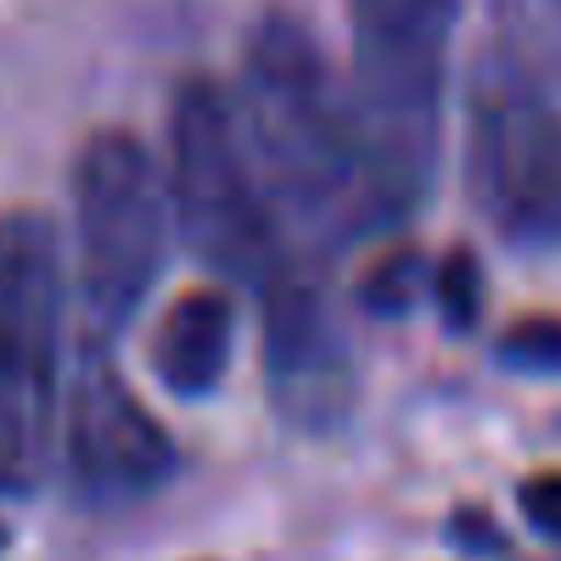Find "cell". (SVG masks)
Segmentation results:
<instances>
[{
  "mask_svg": "<svg viewBox=\"0 0 561 561\" xmlns=\"http://www.w3.org/2000/svg\"><path fill=\"white\" fill-rule=\"evenodd\" d=\"M61 419V253L34 209L0 215V495L45 484Z\"/></svg>",
  "mask_w": 561,
  "mask_h": 561,
  "instance_id": "obj_3",
  "label": "cell"
},
{
  "mask_svg": "<svg viewBox=\"0 0 561 561\" xmlns=\"http://www.w3.org/2000/svg\"><path fill=\"white\" fill-rule=\"evenodd\" d=\"M347 111L380 220H402L424 204L440 160V94L457 0H347Z\"/></svg>",
  "mask_w": 561,
  "mask_h": 561,
  "instance_id": "obj_2",
  "label": "cell"
},
{
  "mask_svg": "<svg viewBox=\"0 0 561 561\" xmlns=\"http://www.w3.org/2000/svg\"><path fill=\"white\" fill-rule=\"evenodd\" d=\"M413 280H419V264H413L408 253H397V259H386V264L369 275L364 298H369V309H380V314H402V309H413Z\"/></svg>",
  "mask_w": 561,
  "mask_h": 561,
  "instance_id": "obj_13",
  "label": "cell"
},
{
  "mask_svg": "<svg viewBox=\"0 0 561 561\" xmlns=\"http://www.w3.org/2000/svg\"><path fill=\"white\" fill-rule=\"evenodd\" d=\"M259 298H264V386L275 413L304 435H331L353 413L358 375L325 287L287 259L259 287Z\"/></svg>",
  "mask_w": 561,
  "mask_h": 561,
  "instance_id": "obj_7",
  "label": "cell"
},
{
  "mask_svg": "<svg viewBox=\"0 0 561 561\" xmlns=\"http://www.w3.org/2000/svg\"><path fill=\"white\" fill-rule=\"evenodd\" d=\"M517 506L545 539H561V473H534L517 490Z\"/></svg>",
  "mask_w": 561,
  "mask_h": 561,
  "instance_id": "obj_14",
  "label": "cell"
},
{
  "mask_svg": "<svg viewBox=\"0 0 561 561\" xmlns=\"http://www.w3.org/2000/svg\"><path fill=\"white\" fill-rule=\"evenodd\" d=\"M231 116L280 231L298 226L314 242H353L380 226L347 89L304 23L264 18L253 28Z\"/></svg>",
  "mask_w": 561,
  "mask_h": 561,
  "instance_id": "obj_1",
  "label": "cell"
},
{
  "mask_svg": "<svg viewBox=\"0 0 561 561\" xmlns=\"http://www.w3.org/2000/svg\"><path fill=\"white\" fill-rule=\"evenodd\" d=\"M501 67L539 89H561V0H490Z\"/></svg>",
  "mask_w": 561,
  "mask_h": 561,
  "instance_id": "obj_10",
  "label": "cell"
},
{
  "mask_svg": "<svg viewBox=\"0 0 561 561\" xmlns=\"http://www.w3.org/2000/svg\"><path fill=\"white\" fill-rule=\"evenodd\" d=\"M72 215H78V293L100 331H116L138 314L165 264L171 198L165 171L133 133H94L72 165Z\"/></svg>",
  "mask_w": 561,
  "mask_h": 561,
  "instance_id": "obj_5",
  "label": "cell"
},
{
  "mask_svg": "<svg viewBox=\"0 0 561 561\" xmlns=\"http://www.w3.org/2000/svg\"><path fill=\"white\" fill-rule=\"evenodd\" d=\"M479 298H484V275L473 264V253H451L440 270H435V304L446 314V325L468 331L479 320Z\"/></svg>",
  "mask_w": 561,
  "mask_h": 561,
  "instance_id": "obj_12",
  "label": "cell"
},
{
  "mask_svg": "<svg viewBox=\"0 0 561 561\" xmlns=\"http://www.w3.org/2000/svg\"><path fill=\"white\" fill-rule=\"evenodd\" d=\"M501 364L523 369V375H561V320L556 314L517 320L501 336Z\"/></svg>",
  "mask_w": 561,
  "mask_h": 561,
  "instance_id": "obj_11",
  "label": "cell"
},
{
  "mask_svg": "<svg viewBox=\"0 0 561 561\" xmlns=\"http://www.w3.org/2000/svg\"><path fill=\"white\" fill-rule=\"evenodd\" d=\"M67 462L78 490L94 501H138L165 484L176 451L165 424L144 408V397L116 375L111 358H89L67 391Z\"/></svg>",
  "mask_w": 561,
  "mask_h": 561,
  "instance_id": "obj_8",
  "label": "cell"
},
{
  "mask_svg": "<svg viewBox=\"0 0 561 561\" xmlns=\"http://www.w3.org/2000/svg\"><path fill=\"white\" fill-rule=\"evenodd\" d=\"M231 342H237L231 298L220 287H193V293H182L160 314L149 364H154V375H160L165 391H176V397H209L226 380Z\"/></svg>",
  "mask_w": 561,
  "mask_h": 561,
  "instance_id": "obj_9",
  "label": "cell"
},
{
  "mask_svg": "<svg viewBox=\"0 0 561 561\" xmlns=\"http://www.w3.org/2000/svg\"><path fill=\"white\" fill-rule=\"evenodd\" d=\"M165 198H171V226L187 237V248L209 270L248 280L253 293L293 259L287 231H280V220L248 165L231 100L204 78H193L171 100Z\"/></svg>",
  "mask_w": 561,
  "mask_h": 561,
  "instance_id": "obj_4",
  "label": "cell"
},
{
  "mask_svg": "<svg viewBox=\"0 0 561 561\" xmlns=\"http://www.w3.org/2000/svg\"><path fill=\"white\" fill-rule=\"evenodd\" d=\"M468 182L484 220L517 248L561 242V116L539 83L490 72L468 105Z\"/></svg>",
  "mask_w": 561,
  "mask_h": 561,
  "instance_id": "obj_6",
  "label": "cell"
}]
</instances>
